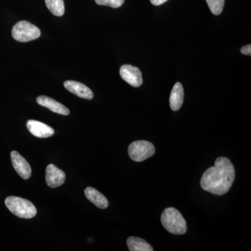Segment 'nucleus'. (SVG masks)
<instances>
[{
	"instance_id": "10",
	"label": "nucleus",
	"mask_w": 251,
	"mask_h": 251,
	"mask_svg": "<svg viewBox=\"0 0 251 251\" xmlns=\"http://www.w3.org/2000/svg\"><path fill=\"white\" fill-rule=\"evenodd\" d=\"M27 127L31 134L37 138H49L54 133L53 128L46 124L36 120H29L27 122Z\"/></svg>"
},
{
	"instance_id": "9",
	"label": "nucleus",
	"mask_w": 251,
	"mask_h": 251,
	"mask_svg": "<svg viewBox=\"0 0 251 251\" xmlns=\"http://www.w3.org/2000/svg\"><path fill=\"white\" fill-rule=\"evenodd\" d=\"M64 87L71 93L75 94L80 98L91 100L94 98L92 91L84 84L74 80L65 81L64 83Z\"/></svg>"
},
{
	"instance_id": "16",
	"label": "nucleus",
	"mask_w": 251,
	"mask_h": 251,
	"mask_svg": "<svg viewBox=\"0 0 251 251\" xmlns=\"http://www.w3.org/2000/svg\"><path fill=\"white\" fill-rule=\"evenodd\" d=\"M209 9L214 15H219L224 9L225 0H206Z\"/></svg>"
},
{
	"instance_id": "7",
	"label": "nucleus",
	"mask_w": 251,
	"mask_h": 251,
	"mask_svg": "<svg viewBox=\"0 0 251 251\" xmlns=\"http://www.w3.org/2000/svg\"><path fill=\"white\" fill-rule=\"evenodd\" d=\"M65 173L53 164H50L46 170V181L50 187L57 188L65 181Z\"/></svg>"
},
{
	"instance_id": "12",
	"label": "nucleus",
	"mask_w": 251,
	"mask_h": 251,
	"mask_svg": "<svg viewBox=\"0 0 251 251\" xmlns=\"http://www.w3.org/2000/svg\"><path fill=\"white\" fill-rule=\"evenodd\" d=\"M184 92L183 86L180 82H176L171 91L170 96V105L172 110L177 111L184 102Z\"/></svg>"
},
{
	"instance_id": "19",
	"label": "nucleus",
	"mask_w": 251,
	"mask_h": 251,
	"mask_svg": "<svg viewBox=\"0 0 251 251\" xmlns=\"http://www.w3.org/2000/svg\"><path fill=\"white\" fill-rule=\"evenodd\" d=\"M168 0H150L151 4L154 6H159V5L163 4V3L166 2Z\"/></svg>"
},
{
	"instance_id": "4",
	"label": "nucleus",
	"mask_w": 251,
	"mask_h": 251,
	"mask_svg": "<svg viewBox=\"0 0 251 251\" xmlns=\"http://www.w3.org/2000/svg\"><path fill=\"white\" fill-rule=\"evenodd\" d=\"M40 36V29L27 21H20L13 27V38L19 42L35 40Z\"/></svg>"
},
{
	"instance_id": "2",
	"label": "nucleus",
	"mask_w": 251,
	"mask_h": 251,
	"mask_svg": "<svg viewBox=\"0 0 251 251\" xmlns=\"http://www.w3.org/2000/svg\"><path fill=\"white\" fill-rule=\"evenodd\" d=\"M161 221L165 229L172 234L181 235L187 231L184 218L175 208L169 207L165 209L162 213Z\"/></svg>"
},
{
	"instance_id": "11",
	"label": "nucleus",
	"mask_w": 251,
	"mask_h": 251,
	"mask_svg": "<svg viewBox=\"0 0 251 251\" xmlns=\"http://www.w3.org/2000/svg\"><path fill=\"white\" fill-rule=\"evenodd\" d=\"M36 101L39 105L49 108L51 111L59 114V115H69L70 113L69 109L62 103H59L53 99L46 96H40L36 99Z\"/></svg>"
},
{
	"instance_id": "5",
	"label": "nucleus",
	"mask_w": 251,
	"mask_h": 251,
	"mask_svg": "<svg viewBox=\"0 0 251 251\" xmlns=\"http://www.w3.org/2000/svg\"><path fill=\"white\" fill-rule=\"evenodd\" d=\"M128 155L133 161L142 162L153 156L155 148L152 143L146 140L133 142L128 149Z\"/></svg>"
},
{
	"instance_id": "6",
	"label": "nucleus",
	"mask_w": 251,
	"mask_h": 251,
	"mask_svg": "<svg viewBox=\"0 0 251 251\" xmlns=\"http://www.w3.org/2000/svg\"><path fill=\"white\" fill-rule=\"evenodd\" d=\"M120 74L122 78L133 87H138L143 84L142 73L138 67L125 64L120 69Z\"/></svg>"
},
{
	"instance_id": "8",
	"label": "nucleus",
	"mask_w": 251,
	"mask_h": 251,
	"mask_svg": "<svg viewBox=\"0 0 251 251\" xmlns=\"http://www.w3.org/2000/svg\"><path fill=\"white\" fill-rule=\"evenodd\" d=\"M11 158L13 166L18 174L23 179H29L31 176V169L28 162L16 151H11Z\"/></svg>"
},
{
	"instance_id": "3",
	"label": "nucleus",
	"mask_w": 251,
	"mask_h": 251,
	"mask_svg": "<svg viewBox=\"0 0 251 251\" xmlns=\"http://www.w3.org/2000/svg\"><path fill=\"white\" fill-rule=\"evenodd\" d=\"M5 204L14 215L22 219H31L37 212L32 202L22 198L9 196L5 200Z\"/></svg>"
},
{
	"instance_id": "17",
	"label": "nucleus",
	"mask_w": 251,
	"mask_h": 251,
	"mask_svg": "<svg viewBox=\"0 0 251 251\" xmlns=\"http://www.w3.org/2000/svg\"><path fill=\"white\" fill-rule=\"evenodd\" d=\"M96 3L99 5L110 6L112 8H119L125 2V0H95Z\"/></svg>"
},
{
	"instance_id": "14",
	"label": "nucleus",
	"mask_w": 251,
	"mask_h": 251,
	"mask_svg": "<svg viewBox=\"0 0 251 251\" xmlns=\"http://www.w3.org/2000/svg\"><path fill=\"white\" fill-rule=\"evenodd\" d=\"M130 251H153V247L145 239L139 237H130L126 241Z\"/></svg>"
},
{
	"instance_id": "15",
	"label": "nucleus",
	"mask_w": 251,
	"mask_h": 251,
	"mask_svg": "<svg viewBox=\"0 0 251 251\" xmlns=\"http://www.w3.org/2000/svg\"><path fill=\"white\" fill-rule=\"evenodd\" d=\"M49 11L56 16H62L65 11L64 0H45Z\"/></svg>"
},
{
	"instance_id": "13",
	"label": "nucleus",
	"mask_w": 251,
	"mask_h": 251,
	"mask_svg": "<svg viewBox=\"0 0 251 251\" xmlns=\"http://www.w3.org/2000/svg\"><path fill=\"white\" fill-rule=\"evenodd\" d=\"M85 195L87 199L97 207L103 209L108 208L109 205L108 200L95 188L87 187L85 190Z\"/></svg>"
},
{
	"instance_id": "1",
	"label": "nucleus",
	"mask_w": 251,
	"mask_h": 251,
	"mask_svg": "<svg viewBox=\"0 0 251 251\" xmlns=\"http://www.w3.org/2000/svg\"><path fill=\"white\" fill-rule=\"evenodd\" d=\"M235 179V170L230 160L219 157L214 166L208 168L201 178V187L217 196L228 192Z\"/></svg>"
},
{
	"instance_id": "18",
	"label": "nucleus",
	"mask_w": 251,
	"mask_h": 251,
	"mask_svg": "<svg viewBox=\"0 0 251 251\" xmlns=\"http://www.w3.org/2000/svg\"><path fill=\"white\" fill-rule=\"evenodd\" d=\"M241 52L242 54H246V55H251V46L250 44L249 45H247L242 47L241 49Z\"/></svg>"
}]
</instances>
